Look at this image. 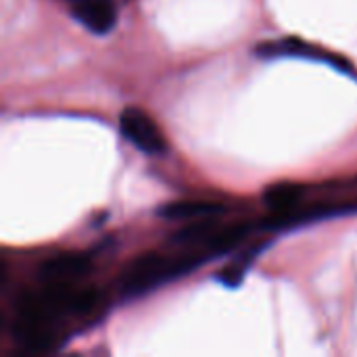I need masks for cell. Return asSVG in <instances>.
Returning a JSON list of instances; mask_svg holds the SVG:
<instances>
[{"instance_id": "cell-4", "label": "cell", "mask_w": 357, "mask_h": 357, "mask_svg": "<svg viewBox=\"0 0 357 357\" xmlns=\"http://www.w3.org/2000/svg\"><path fill=\"white\" fill-rule=\"evenodd\" d=\"M90 272V257L82 253H63L40 266V278L46 282H71Z\"/></svg>"}, {"instance_id": "cell-6", "label": "cell", "mask_w": 357, "mask_h": 357, "mask_svg": "<svg viewBox=\"0 0 357 357\" xmlns=\"http://www.w3.org/2000/svg\"><path fill=\"white\" fill-rule=\"evenodd\" d=\"M303 195V188L299 184H291V182H282V184H274L266 190V205H270L276 211L282 209H291Z\"/></svg>"}, {"instance_id": "cell-9", "label": "cell", "mask_w": 357, "mask_h": 357, "mask_svg": "<svg viewBox=\"0 0 357 357\" xmlns=\"http://www.w3.org/2000/svg\"><path fill=\"white\" fill-rule=\"evenodd\" d=\"M247 266H249V253L245 255L243 261H236V264H230L228 268H224V270L220 272V282H222L224 287H230V289L238 287V284L243 282V278H245Z\"/></svg>"}, {"instance_id": "cell-7", "label": "cell", "mask_w": 357, "mask_h": 357, "mask_svg": "<svg viewBox=\"0 0 357 357\" xmlns=\"http://www.w3.org/2000/svg\"><path fill=\"white\" fill-rule=\"evenodd\" d=\"M247 234H249V226H232V228L215 230L213 236L207 241V253H209V255L228 253V251H232Z\"/></svg>"}, {"instance_id": "cell-5", "label": "cell", "mask_w": 357, "mask_h": 357, "mask_svg": "<svg viewBox=\"0 0 357 357\" xmlns=\"http://www.w3.org/2000/svg\"><path fill=\"white\" fill-rule=\"evenodd\" d=\"M224 207L211 201H176L159 209V215L172 222H197L201 218H211L222 213Z\"/></svg>"}, {"instance_id": "cell-3", "label": "cell", "mask_w": 357, "mask_h": 357, "mask_svg": "<svg viewBox=\"0 0 357 357\" xmlns=\"http://www.w3.org/2000/svg\"><path fill=\"white\" fill-rule=\"evenodd\" d=\"M73 17L92 33H109L115 27L117 10L113 0H69Z\"/></svg>"}, {"instance_id": "cell-8", "label": "cell", "mask_w": 357, "mask_h": 357, "mask_svg": "<svg viewBox=\"0 0 357 357\" xmlns=\"http://www.w3.org/2000/svg\"><path fill=\"white\" fill-rule=\"evenodd\" d=\"M213 218V215H211ZM211 218H201L197 224H188L182 230L174 234V243H199V241H209L215 232V224Z\"/></svg>"}, {"instance_id": "cell-1", "label": "cell", "mask_w": 357, "mask_h": 357, "mask_svg": "<svg viewBox=\"0 0 357 357\" xmlns=\"http://www.w3.org/2000/svg\"><path fill=\"white\" fill-rule=\"evenodd\" d=\"M201 257H211V255L209 253H205V255H182L178 259H165V257L155 255V253L140 255L123 272L121 293L126 297L142 295V293H146V291H151V289H155L167 280H174L182 274H188L199 264H203Z\"/></svg>"}, {"instance_id": "cell-2", "label": "cell", "mask_w": 357, "mask_h": 357, "mask_svg": "<svg viewBox=\"0 0 357 357\" xmlns=\"http://www.w3.org/2000/svg\"><path fill=\"white\" fill-rule=\"evenodd\" d=\"M121 134L142 153L146 155H163L167 151V142L157 128V123L138 107H126L119 115Z\"/></svg>"}]
</instances>
